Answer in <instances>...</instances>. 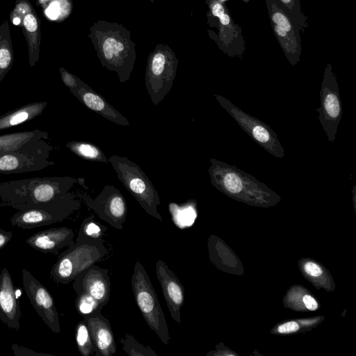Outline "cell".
<instances>
[{
	"label": "cell",
	"instance_id": "obj_22",
	"mask_svg": "<svg viewBox=\"0 0 356 356\" xmlns=\"http://www.w3.org/2000/svg\"><path fill=\"white\" fill-rule=\"evenodd\" d=\"M14 60L11 32L8 21L0 25V82L11 69Z\"/></svg>",
	"mask_w": 356,
	"mask_h": 356
},
{
	"label": "cell",
	"instance_id": "obj_4",
	"mask_svg": "<svg viewBox=\"0 0 356 356\" xmlns=\"http://www.w3.org/2000/svg\"><path fill=\"white\" fill-rule=\"evenodd\" d=\"M108 159L118 179L145 211L162 221L158 211L161 204L159 193L140 167L124 156L112 155Z\"/></svg>",
	"mask_w": 356,
	"mask_h": 356
},
{
	"label": "cell",
	"instance_id": "obj_34",
	"mask_svg": "<svg viewBox=\"0 0 356 356\" xmlns=\"http://www.w3.org/2000/svg\"><path fill=\"white\" fill-rule=\"evenodd\" d=\"M305 270L307 274L314 277H318L323 273L319 266L312 261H309L305 264Z\"/></svg>",
	"mask_w": 356,
	"mask_h": 356
},
{
	"label": "cell",
	"instance_id": "obj_14",
	"mask_svg": "<svg viewBox=\"0 0 356 356\" xmlns=\"http://www.w3.org/2000/svg\"><path fill=\"white\" fill-rule=\"evenodd\" d=\"M22 274L23 287L33 307L49 328L59 334V316L52 296L29 270L24 268Z\"/></svg>",
	"mask_w": 356,
	"mask_h": 356
},
{
	"label": "cell",
	"instance_id": "obj_20",
	"mask_svg": "<svg viewBox=\"0 0 356 356\" xmlns=\"http://www.w3.org/2000/svg\"><path fill=\"white\" fill-rule=\"evenodd\" d=\"M81 103L92 111L116 124L129 126L127 118L113 107L100 94L81 81L79 88L71 92Z\"/></svg>",
	"mask_w": 356,
	"mask_h": 356
},
{
	"label": "cell",
	"instance_id": "obj_10",
	"mask_svg": "<svg viewBox=\"0 0 356 356\" xmlns=\"http://www.w3.org/2000/svg\"><path fill=\"white\" fill-rule=\"evenodd\" d=\"M220 106L236 120L241 128L260 147L275 157L282 159L285 154L277 134L260 120L246 113L223 96L215 94Z\"/></svg>",
	"mask_w": 356,
	"mask_h": 356
},
{
	"label": "cell",
	"instance_id": "obj_19",
	"mask_svg": "<svg viewBox=\"0 0 356 356\" xmlns=\"http://www.w3.org/2000/svg\"><path fill=\"white\" fill-rule=\"evenodd\" d=\"M84 321L88 326L95 355L111 356L116 352L114 333L109 321L100 312H93L85 315Z\"/></svg>",
	"mask_w": 356,
	"mask_h": 356
},
{
	"label": "cell",
	"instance_id": "obj_11",
	"mask_svg": "<svg viewBox=\"0 0 356 356\" xmlns=\"http://www.w3.org/2000/svg\"><path fill=\"white\" fill-rule=\"evenodd\" d=\"M10 20L22 28L28 47L29 63L34 67L40 58L41 22L29 0H15Z\"/></svg>",
	"mask_w": 356,
	"mask_h": 356
},
{
	"label": "cell",
	"instance_id": "obj_15",
	"mask_svg": "<svg viewBox=\"0 0 356 356\" xmlns=\"http://www.w3.org/2000/svg\"><path fill=\"white\" fill-rule=\"evenodd\" d=\"M73 281L72 287L76 293L83 292L90 295L101 310L109 302L111 280L108 269L93 264L79 274Z\"/></svg>",
	"mask_w": 356,
	"mask_h": 356
},
{
	"label": "cell",
	"instance_id": "obj_6",
	"mask_svg": "<svg viewBox=\"0 0 356 356\" xmlns=\"http://www.w3.org/2000/svg\"><path fill=\"white\" fill-rule=\"evenodd\" d=\"M131 286L136 303L146 323L160 340L168 345L170 337L165 316L150 278L139 261L134 264Z\"/></svg>",
	"mask_w": 356,
	"mask_h": 356
},
{
	"label": "cell",
	"instance_id": "obj_25",
	"mask_svg": "<svg viewBox=\"0 0 356 356\" xmlns=\"http://www.w3.org/2000/svg\"><path fill=\"white\" fill-rule=\"evenodd\" d=\"M66 147L79 157L90 161L108 163V159L97 145L86 141L72 140Z\"/></svg>",
	"mask_w": 356,
	"mask_h": 356
},
{
	"label": "cell",
	"instance_id": "obj_39",
	"mask_svg": "<svg viewBox=\"0 0 356 356\" xmlns=\"http://www.w3.org/2000/svg\"><path fill=\"white\" fill-rule=\"evenodd\" d=\"M220 17V22L222 24H228V23L229 22V17L227 15H225V14H222Z\"/></svg>",
	"mask_w": 356,
	"mask_h": 356
},
{
	"label": "cell",
	"instance_id": "obj_28",
	"mask_svg": "<svg viewBox=\"0 0 356 356\" xmlns=\"http://www.w3.org/2000/svg\"><path fill=\"white\" fill-rule=\"evenodd\" d=\"M123 350L129 356H157L154 350L138 343L136 339L127 334L123 339Z\"/></svg>",
	"mask_w": 356,
	"mask_h": 356
},
{
	"label": "cell",
	"instance_id": "obj_21",
	"mask_svg": "<svg viewBox=\"0 0 356 356\" xmlns=\"http://www.w3.org/2000/svg\"><path fill=\"white\" fill-rule=\"evenodd\" d=\"M47 105L46 102L28 103L0 115V131L35 119L42 114Z\"/></svg>",
	"mask_w": 356,
	"mask_h": 356
},
{
	"label": "cell",
	"instance_id": "obj_7",
	"mask_svg": "<svg viewBox=\"0 0 356 356\" xmlns=\"http://www.w3.org/2000/svg\"><path fill=\"white\" fill-rule=\"evenodd\" d=\"M81 207L80 201L70 192L46 202L22 208L10 218V223L31 229L62 222Z\"/></svg>",
	"mask_w": 356,
	"mask_h": 356
},
{
	"label": "cell",
	"instance_id": "obj_38",
	"mask_svg": "<svg viewBox=\"0 0 356 356\" xmlns=\"http://www.w3.org/2000/svg\"><path fill=\"white\" fill-rule=\"evenodd\" d=\"M52 0H37V4L44 10Z\"/></svg>",
	"mask_w": 356,
	"mask_h": 356
},
{
	"label": "cell",
	"instance_id": "obj_13",
	"mask_svg": "<svg viewBox=\"0 0 356 356\" xmlns=\"http://www.w3.org/2000/svg\"><path fill=\"white\" fill-rule=\"evenodd\" d=\"M320 107L316 108L318 120L330 142L334 143L342 118L339 89L335 78L325 74L320 90Z\"/></svg>",
	"mask_w": 356,
	"mask_h": 356
},
{
	"label": "cell",
	"instance_id": "obj_17",
	"mask_svg": "<svg viewBox=\"0 0 356 356\" xmlns=\"http://www.w3.org/2000/svg\"><path fill=\"white\" fill-rule=\"evenodd\" d=\"M16 289L8 270L3 268L0 271V321L18 331L22 314Z\"/></svg>",
	"mask_w": 356,
	"mask_h": 356
},
{
	"label": "cell",
	"instance_id": "obj_36",
	"mask_svg": "<svg viewBox=\"0 0 356 356\" xmlns=\"http://www.w3.org/2000/svg\"><path fill=\"white\" fill-rule=\"evenodd\" d=\"M303 302L305 307L311 311H314L318 308V304L315 299L309 295H305L303 297Z\"/></svg>",
	"mask_w": 356,
	"mask_h": 356
},
{
	"label": "cell",
	"instance_id": "obj_23",
	"mask_svg": "<svg viewBox=\"0 0 356 356\" xmlns=\"http://www.w3.org/2000/svg\"><path fill=\"white\" fill-rule=\"evenodd\" d=\"M49 138L48 132L40 129L22 131L0 135V154L19 147L32 139Z\"/></svg>",
	"mask_w": 356,
	"mask_h": 356
},
{
	"label": "cell",
	"instance_id": "obj_18",
	"mask_svg": "<svg viewBox=\"0 0 356 356\" xmlns=\"http://www.w3.org/2000/svg\"><path fill=\"white\" fill-rule=\"evenodd\" d=\"M74 238L72 229L58 227L39 231L27 238L26 242L38 251L58 256L60 250L74 243Z\"/></svg>",
	"mask_w": 356,
	"mask_h": 356
},
{
	"label": "cell",
	"instance_id": "obj_32",
	"mask_svg": "<svg viewBox=\"0 0 356 356\" xmlns=\"http://www.w3.org/2000/svg\"><path fill=\"white\" fill-rule=\"evenodd\" d=\"M273 19L277 26L283 29L285 31L291 29L290 24L286 17L281 13H275L273 16Z\"/></svg>",
	"mask_w": 356,
	"mask_h": 356
},
{
	"label": "cell",
	"instance_id": "obj_3",
	"mask_svg": "<svg viewBox=\"0 0 356 356\" xmlns=\"http://www.w3.org/2000/svg\"><path fill=\"white\" fill-rule=\"evenodd\" d=\"M209 161L211 182L226 195L248 202L268 204L278 200L276 193L252 175L216 159Z\"/></svg>",
	"mask_w": 356,
	"mask_h": 356
},
{
	"label": "cell",
	"instance_id": "obj_24",
	"mask_svg": "<svg viewBox=\"0 0 356 356\" xmlns=\"http://www.w3.org/2000/svg\"><path fill=\"white\" fill-rule=\"evenodd\" d=\"M168 209L174 224L179 229L191 226L197 216L195 202L191 200L181 204L170 203Z\"/></svg>",
	"mask_w": 356,
	"mask_h": 356
},
{
	"label": "cell",
	"instance_id": "obj_41",
	"mask_svg": "<svg viewBox=\"0 0 356 356\" xmlns=\"http://www.w3.org/2000/svg\"><path fill=\"white\" fill-rule=\"evenodd\" d=\"M284 3H289L291 0H282Z\"/></svg>",
	"mask_w": 356,
	"mask_h": 356
},
{
	"label": "cell",
	"instance_id": "obj_1",
	"mask_svg": "<svg viewBox=\"0 0 356 356\" xmlns=\"http://www.w3.org/2000/svg\"><path fill=\"white\" fill-rule=\"evenodd\" d=\"M77 179L70 177H44L0 182V206L19 210L46 202L70 192Z\"/></svg>",
	"mask_w": 356,
	"mask_h": 356
},
{
	"label": "cell",
	"instance_id": "obj_40",
	"mask_svg": "<svg viewBox=\"0 0 356 356\" xmlns=\"http://www.w3.org/2000/svg\"><path fill=\"white\" fill-rule=\"evenodd\" d=\"M275 31L278 33V35H280L281 36H285L286 35V31L283 29L280 28L278 26H275Z\"/></svg>",
	"mask_w": 356,
	"mask_h": 356
},
{
	"label": "cell",
	"instance_id": "obj_9",
	"mask_svg": "<svg viewBox=\"0 0 356 356\" xmlns=\"http://www.w3.org/2000/svg\"><path fill=\"white\" fill-rule=\"evenodd\" d=\"M177 59L169 49L159 48L148 59L145 73L147 92L154 106L170 92L176 76Z\"/></svg>",
	"mask_w": 356,
	"mask_h": 356
},
{
	"label": "cell",
	"instance_id": "obj_31",
	"mask_svg": "<svg viewBox=\"0 0 356 356\" xmlns=\"http://www.w3.org/2000/svg\"><path fill=\"white\" fill-rule=\"evenodd\" d=\"M11 349L15 356H54V355L38 353L29 348L18 344H13Z\"/></svg>",
	"mask_w": 356,
	"mask_h": 356
},
{
	"label": "cell",
	"instance_id": "obj_37",
	"mask_svg": "<svg viewBox=\"0 0 356 356\" xmlns=\"http://www.w3.org/2000/svg\"><path fill=\"white\" fill-rule=\"evenodd\" d=\"M212 12L215 16L220 17L224 14V9L220 4H216L213 8Z\"/></svg>",
	"mask_w": 356,
	"mask_h": 356
},
{
	"label": "cell",
	"instance_id": "obj_33",
	"mask_svg": "<svg viewBox=\"0 0 356 356\" xmlns=\"http://www.w3.org/2000/svg\"><path fill=\"white\" fill-rule=\"evenodd\" d=\"M300 328L299 325L295 321H290L280 325L277 330L280 333L287 334L296 332Z\"/></svg>",
	"mask_w": 356,
	"mask_h": 356
},
{
	"label": "cell",
	"instance_id": "obj_26",
	"mask_svg": "<svg viewBox=\"0 0 356 356\" xmlns=\"http://www.w3.org/2000/svg\"><path fill=\"white\" fill-rule=\"evenodd\" d=\"M105 230L106 227L97 222L93 216H89L83 220L75 242L90 240L103 241Z\"/></svg>",
	"mask_w": 356,
	"mask_h": 356
},
{
	"label": "cell",
	"instance_id": "obj_35",
	"mask_svg": "<svg viewBox=\"0 0 356 356\" xmlns=\"http://www.w3.org/2000/svg\"><path fill=\"white\" fill-rule=\"evenodd\" d=\"M12 237V232L6 231L0 227V250L11 241Z\"/></svg>",
	"mask_w": 356,
	"mask_h": 356
},
{
	"label": "cell",
	"instance_id": "obj_16",
	"mask_svg": "<svg viewBox=\"0 0 356 356\" xmlns=\"http://www.w3.org/2000/svg\"><path fill=\"white\" fill-rule=\"evenodd\" d=\"M156 275L172 318L178 324L181 322V309L184 302V289L177 275L162 260L155 264Z\"/></svg>",
	"mask_w": 356,
	"mask_h": 356
},
{
	"label": "cell",
	"instance_id": "obj_27",
	"mask_svg": "<svg viewBox=\"0 0 356 356\" xmlns=\"http://www.w3.org/2000/svg\"><path fill=\"white\" fill-rule=\"evenodd\" d=\"M75 338L78 350L83 356H90L95 352L93 343L84 319L76 325Z\"/></svg>",
	"mask_w": 356,
	"mask_h": 356
},
{
	"label": "cell",
	"instance_id": "obj_29",
	"mask_svg": "<svg viewBox=\"0 0 356 356\" xmlns=\"http://www.w3.org/2000/svg\"><path fill=\"white\" fill-rule=\"evenodd\" d=\"M76 294L75 305L79 314L87 315L95 311L101 312L97 303L90 295L83 292Z\"/></svg>",
	"mask_w": 356,
	"mask_h": 356
},
{
	"label": "cell",
	"instance_id": "obj_8",
	"mask_svg": "<svg viewBox=\"0 0 356 356\" xmlns=\"http://www.w3.org/2000/svg\"><path fill=\"white\" fill-rule=\"evenodd\" d=\"M54 147L46 139H32L19 147L0 154V174H19L42 170L54 165L49 161Z\"/></svg>",
	"mask_w": 356,
	"mask_h": 356
},
{
	"label": "cell",
	"instance_id": "obj_12",
	"mask_svg": "<svg viewBox=\"0 0 356 356\" xmlns=\"http://www.w3.org/2000/svg\"><path fill=\"white\" fill-rule=\"evenodd\" d=\"M86 205L97 216L117 229H122L127 220V204L122 193L112 185L105 186L95 197L83 195Z\"/></svg>",
	"mask_w": 356,
	"mask_h": 356
},
{
	"label": "cell",
	"instance_id": "obj_5",
	"mask_svg": "<svg viewBox=\"0 0 356 356\" xmlns=\"http://www.w3.org/2000/svg\"><path fill=\"white\" fill-rule=\"evenodd\" d=\"M106 254L104 241L74 242L58 255V259L50 270V275L56 283L67 284L82 271L103 259Z\"/></svg>",
	"mask_w": 356,
	"mask_h": 356
},
{
	"label": "cell",
	"instance_id": "obj_30",
	"mask_svg": "<svg viewBox=\"0 0 356 356\" xmlns=\"http://www.w3.org/2000/svg\"><path fill=\"white\" fill-rule=\"evenodd\" d=\"M59 71L63 83L70 89L71 92L79 88L81 82L80 79L69 72L63 67L59 68Z\"/></svg>",
	"mask_w": 356,
	"mask_h": 356
},
{
	"label": "cell",
	"instance_id": "obj_2",
	"mask_svg": "<svg viewBox=\"0 0 356 356\" xmlns=\"http://www.w3.org/2000/svg\"><path fill=\"white\" fill-rule=\"evenodd\" d=\"M93 42L102 65L118 73L120 83L131 76L136 58L129 33L121 26L103 23L93 27Z\"/></svg>",
	"mask_w": 356,
	"mask_h": 356
}]
</instances>
